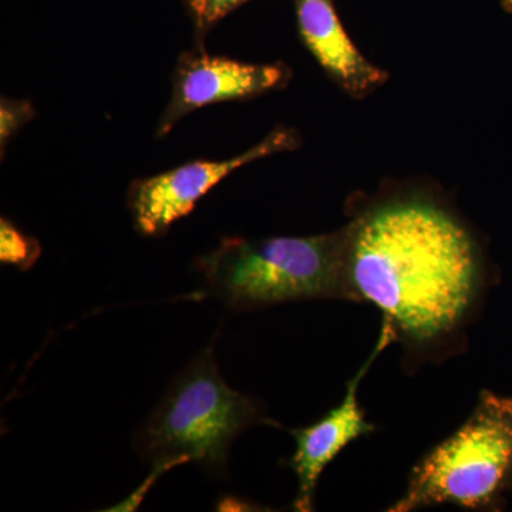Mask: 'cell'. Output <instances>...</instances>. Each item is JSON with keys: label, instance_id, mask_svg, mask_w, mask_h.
Here are the masks:
<instances>
[{"label": "cell", "instance_id": "2", "mask_svg": "<svg viewBox=\"0 0 512 512\" xmlns=\"http://www.w3.org/2000/svg\"><path fill=\"white\" fill-rule=\"evenodd\" d=\"M346 247L348 227L312 237H228L194 266L232 311L309 299L349 301Z\"/></svg>", "mask_w": 512, "mask_h": 512}, {"label": "cell", "instance_id": "4", "mask_svg": "<svg viewBox=\"0 0 512 512\" xmlns=\"http://www.w3.org/2000/svg\"><path fill=\"white\" fill-rule=\"evenodd\" d=\"M258 423L269 420L254 399L222 379L211 345L175 380L137 434L136 448L153 463L187 457L220 473L234 440Z\"/></svg>", "mask_w": 512, "mask_h": 512}, {"label": "cell", "instance_id": "10", "mask_svg": "<svg viewBox=\"0 0 512 512\" xmlns=\"http://www.w3.org/2000/svg\"><path fill=\"white\" fill-rule=\"evenodd\" d=\"M248 0H187L188 12L194 23L197 42H202L204 36L220 20L229 15L232 10L244 5Z\"/></svg>", "mask_w": 512, "mask_h": 512}, {"label": "cell", "instance_id": "9", "mask_svg": "<svg viewBox=\"0 0 512 512\" xmlns=\"http://www.w3.org/2000/svg\"><path fill=\"white\" fill-rule=\"evenodd\" d=\"M42 248L35 238L23 234L9 220L0 222V259L3 264H12L29 269L40 256Z\"/></svg>", "mask_w": 512, "mask_h": 512}, {"label": "cell", "instance_id": "11", "mask_svg": "<svg viewBox=\"0 0 512 512\" xmlns=\"http://www.w3.org/2000/svg\"><path fill=\"white\" fill-rule=\"evenodd\" d=\"M35 117L32 103L26 100H12L2 97L0 101V146L2 151L20 128Z\"/></svg>", "mask_w": 512, "mask_h": 512}, {"label": "cell", "instance_id": "5", "mask_svg": "<svg viewBox=\"0 0 512 512\" xmlns=\"http://www.w3.org/2000/svg\"><path fill=\"white\" fill-rule=\"evenodd\" d=\"M298 147L299 136L295 130L276 128L261 143L229 160L192 161L153 177L138 178L127 192L134 228L143 237H161L175 221L190 214L195 204L232 171L259 158Z\"/></svg>", "mask_w": 512, "mask_h": 512}, {"label": "cell", "instance_id": "1", "mask_svg": "<svg viewBox=\"0 0 512 512\" xmlns=\"http://www.w3.org/2000/svg\"><path fill=\"white\" fill-rule=\"evenodd\" d=\"M346 227L349 301L377 306L394 339L427 345L467 318L483 265L476 241L451 212L426 198H396Z\"/></svg>", "mask_w": 512, "mask_h": 512}, {"label": "cell", "instance_id": "3", "mask_svg": "<svg viewBox=\"0 0 512 512\" xmlns=\"http://www.w3.org/2000/svg\"><path fill=\"white\" fill-rule=\"evenodd\" d=\"M512 494V399L483 392L466 423L413 468L390 508L409 512L453 504L494 510Z\"/></svg>", "mask_w": 512, "mask_h": 512}, {"label": "cell", "instance_id": "6", "mask_svg": "<svg viewBox=\"0 0 512 512\" xmlns=\"http://www.w3.org/2000/svg\"><path fill=\"white\" fill-rule=\"evenodd\" d=\"M289 77L291 70L282 63L238 62L207 55L202 49L185 52L175 67L173 93L158 123L156 137L167 136L194 110L271 92L288 83Z\"/></svg>", "mask_w": 512, "mask_h": 512}, {"label": "cell", "instance_id": "7", "mask_svg": "<svg viewBox=\"0 0 512 512\" xmlns=\"http://www.w3.org/2000/svg\"><path fill=\"white\" fill-rule=\"evenodd\" d=\"M393 339L392 330L383 325L375 352L348 383L342 403L311 426L291 431L296 450L289 460V467L298 477V494L293 503V510L313 511L316 487L325 468L352 441L375 430L373 424L367 423L365 413L357 402V389L376 357Z\"/></svg>", "mask_w": 512, "mask_h": 512}, {"label": "cell", "instance_id": "13", "mask_svg": "<svg viewBox=\"0 0 512 512\" xmlns=\"http://www.w3.org/2000/svg\"><path fill=\"white\" fill-rule=\"evenodd\" d=\"M503 3V8L507 10L508 13H512V0H501Z\"/></svg>", "mask_w": 512, "mask_h": 512}, {"label": "cell", "instance_id": "8", "mask_svg": "<svg viewBox=\"0 0 512 512\" xmlns=\"http://www.w3.org/2000/svg\"><path fill=\"white\" fill-rule=\"evenodd\" d=\"M295 6L306 49L346 93L360 99L386 82L387 73L367 60L350 39L333 0H295Z\"/></svg>", "mask_w": 512, "mask_h": 512}, {"label": "cell", "instance_id": "12", "mask_svg": "<svg viewBox=\"0 0 512 512\" xmlns=\"http://www.w3.org/2000/svg\"><path fill=\"white\" fill-rule=\"evenodd\" d=\"M190 463L187 457H174V458H163V460L154 461L153 470L150 474L144 478L143 483L138 485L136 490L133 491L126 500L120 501L119 504L113 505V507L107 508L106 511L110 512H133L138 510L141 504H143L144 498L150 493L151 488L156 485L157 481L160 480L161 476H164L168 471L183 464Z\"/></svg>", "mask_w": 512, "mask_h": 512}]
</instances>
